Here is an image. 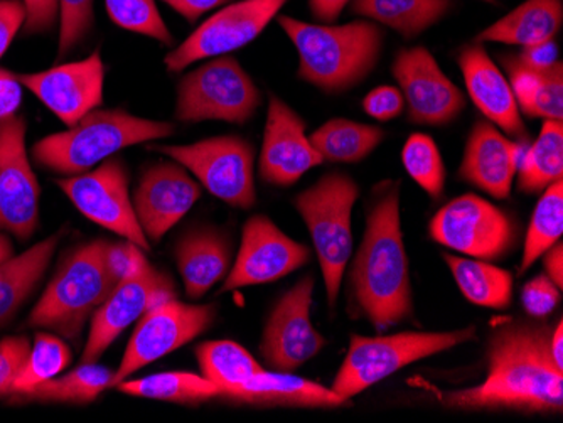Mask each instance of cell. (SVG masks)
Wrapping results in <instances>:
<instances>
[{
	"label": "cell",
	"mask_w": 563,
	"mask_h": 423,
	"mask_svg": "<svg viewBox=\"0 0 563 423\" xmlns=\"http://www.w3.org/2000/svg\"><path fill=\"white\" fill-rule=\"evenodd\" d=\"M552 331L545 324L499 322L486 347V380L444 394L442 403L457 410L562 412L563 369L550 355Z\"/></svg>",
	"instance_id": "1"
},
{
	"label": "cell",
	"mask_w": 563,
	"mask_h": 423,
	"mask_svg": "<svg viewBox=\"0 0 563 423\" xmlns=\"http://www.w3.org/2000/svg\"><path fill=\"white\" fill-rule=\"evenodd\" d=\"M347 280L353 311L368 319L378 333L412 318V282L401 233L398 185L383 189L373 201Z\"/></svg>",
	"instance_id": "2"
},
{
	"label": "cell",
	"mask_w": 563,
	"mask_h": 423,
	"mask_svg": "<svg viewBox=\"0 0 563 423\" xmlns=\"http://www.w3.org/2000/svg\"><path fill=\"white\" fill-rule=\"evenodd\" d=\"M299 55L300 80L325 93H343L365 81L382 58L385 33L372 21L343 26L309 24L277 15Z\"/></svg>",
	"instance_id": "3"
},
{
	"label": "cell",
	"mask_w": 563,
	"mask_h": 423,
	"mask_svg": "<svg viewBox=\"0 0 563 423\" xmlns=\"http://www.w3.org/2000/svg\"><path fill=\"white\" fill-rule=\"evenodd\" d=\"M173 123L141 119L125 110H93L59 134L33 145V159L63 176L88 172L123 148L174 134Z\"/></svg>",
	"instance_id": "4"
},
{
	"label": "cell",
	"mask_w": 563,
	"mask_h": 423,
	"mask_svg": "<svg viewBox=\"0 0 563 423\" xmlns=\"http://www.w3.org/2000/svg\"><path fill=\"white\" fill-rule=\"evenodd\" d=\"M106 240L76 246L63 258L25 324L76 341L115 289L106 268Z\"/></svg>",
	"instance_id": "5"
},
{
	"label": "cell",
	"mask_w": 563,
	"mask_h": 423,
	"mask_svg": "<svg viewBox=\"0 0 563 423\" xmlns=\"http://www.w3.org/2000/svg\"><path fill=\"white\" fill-rule=\"evenodd\" d=\"M360 188L347 174L331 172L294 199L318 255L328 302L334 308L353 254V208Z\"/></svg>",
	"instance_id": "6"
},
{
	"label": "cell",
	"mask_w": 563,
	"mask_h": 423,
	"mask_svg": "<svg viewBox=\"0 0 563 423\" xmlns=\"http://www.w3.org/2000/svg\"><path fill=\"white\" fill-rule=\"evenodd\" d=\"M476 337V326L448 333H400L391 336H351L347 355L331 390L351 402L398 369L430 356L441 355Z\"/></svg>",
	"instance_id": "7"
},
{
	"label": "cell",
	"mask_w": 563,
	"mask_h": 423,
	"mask_svg": "<svg viewBox=\"0 0 563 423\" xmlns=\"http://www.w3.org/2000/svg\"><path fill=\"white\" fill-rule=\"evenodd\" d=\"M262 105V91L232 56H218L192 69L177 85L176 120L245 125Z\"/></svg>",
	"instance_id": "8"
},
{
	"label": "cell",
	"mask_w": 563,
	"mask_h": 423,
	"mask_svg": "<svg viewBox=\"0 0 563 423\" xmlns=\"http://www.w3.org/2000/svg\"><path fill=\"white\" fill-rule=\"evenodd\" d=\"M152 151L181 164L214 198L240 210L257 203L255 148L240 135H218L188 145H156Z\"/></svg>",
	"instance_id": "9"
},
{
	"label": "cell",
	"mask_w": 563,
	"mask_h": 423,
	"mask_svg": "<svg viewBox=\"0 0 563 423\" xmlns=\"http://www.w3.org/2000/svg\"><path fill=\"white\" fill-rule=\"evenodd\" d=\"M429 236L449 251L477 260H505L517 248V220L488 199L464 194L452 199L429 223Z\"/></svg>",
	"instance_id": "10"
},
{
	"label": "cell",
	"mask_w": 563,
	"mask_h": 423,
	"mask_svg": "<svg viewBox=\"0 0 563 423\" xmlns=\"http://www.w3.org/2000/svg\"><path fill=\"white\" fill-rule=\"evenodd\" d=\"M289 0H239L220 8L164 58L169 73L230 55L257 40Z\"/></svg>",
	"instance_id": "11"
},
{
	"label": "cell",
	"mask_w": 563,
	"mask_h": 423,
	"mask_svg": "<svg viewBox=\"0 0 563 423\" xmlns=\"http://www.w3.org/2000/svg\"><path fill=\"white\" fill-rule=\"evenodd\" d=\"M56 185L85 218L135 243L142 251H151L135 216L129 192V170L122 157L113 156L88 172L56 179Z\"/></svg>",
	"instance_id": "12"
},
{
	"label": "cell",
	"mask_w": 563,
	"mask_h": 423,
	"mask_svg": "<svg viewBox=\"0 0 563 423\" xmlns=\"http://www.w3.org/2000/svg\"><path fill=\"white\" fill-rule=\"evenodd\" d=\"M217 319L213 304H185L177 297L166 299L148 309L137 321L125 355L113 378V387L131 378L134 372L164 356L170 355L185 344L207 333Z\"/></svg>",
	"instance_id": "13"
},
{
	"label": "cell",
	"mask_w": 563,
	"mask_h": 423,
	"mask_svg": "<svg viewBox=\"0 0 563 423\" xmlns=\"http://www.w3.org/2000/svg\"><path fill=\"white\" fill-rule=\"evenodd\" d=\"M173 297H177L173 279L151 261H145L134 276L115 286L91 315L81 363H97L126 327L137 322L148 309Z\"/></svg>",
	"instance_id": "14"
},
{
	"label": "cell",
	"mask_w": 563,
	"mask_h": 423,
	"mask_svg": "<svg viewBox=\"0 0 563 423\" xmlns=\"http://www.w3.org/2000/svg\"><path fill=\"white\" fill-rule=\"evenodd\" d=\"M24 116L0 120V230L19 240L33 236L40 220L41 188L25 147Z\"/></svg>",
	"instance_id": "15"
},
{
	"label": "cell",
	"mask_w": 563,
	"mask_h": 423,
	"mask_svg": "<svg viewBox=\"0 0 563 423\" xmlns=\"http://www.w3.org/2000/svg\"><path fill=\"white\" fill-rule=\"evenodd\" d=\"M391 73L404 94L408 119L417 125L445 127L466 109V97L442 71L426 47L398 52Z\"/></svg>",
	"instance_id": "16"
},
{
	"label": "cell",
	"mask_w": 563,
	"mask_h": 423,
	"mask_svg": "<svg viewBox=\"0 0 563 423\" xmlns=\"http://www.w3.org/2000/svg\"><path fill=\"white\" fill-rule=\"evenodd\" d=\"M314 286V277H303L268 315L261 353L272 371H296L325 346V337L316 331L311 319Z\"/></svg>",
	"instance_id": "17"
},
{
	"label": "cell",
	"mask_w": 563,
	"mask_h": 423,
	"mask_svg": "<svg viewBox=\"0 0 563 423\" xmlns=\"http://www.w3.org/2000/svg\"><path fill=\"white\" fill-rule=\"evenodd\" d=\"M309 260L311 251L303 243L289 238L271 218L257 214L243 226L240 251L221 292L275 282Z\"/></svg>",
	"instance_id": "18"
},
{
	"label": "cell",
	"mask_w": 563,
	"mask_h": 423,
	"mask_svg": "<svg viewBox=\"0 0 563 423\" xmlns=\"http://www.w3.org/2000/svg\"><path fill=\"white\" fill-rule=\"evenodd\" d=\"M18 77L22 87L27 88L68 127L103 103L106 65L98 52L81 62L65 63Z\"/></svg>",
	"instance_id": "19"
},
{
	"label": "cell",
	"mask_w": 563,
	"mask_h": 423,
	"mask_svg": "<svg viewBox=\"0 0 563 423\" xmlns=\"http://www.w3.org/2000/svg\"><path fill=\"white\" fill-rule=\"evenodd\" d=\"M201 196V186L176 160H161L145 167L132 196L142 232L159 242L189 213Z\"/></svg>",
	"instance_id": "20"
},
{
	"label": "cell",
	"mask_w": 563,
	"mask_h": 423,
	"mask_svg": "<svg viewBox=\"0 0 563 423\" xmlns=\"http://www.w3.org/2000/svg\"><path fill=\"white\" fill-rule=\"evenodd\" d=\"M322 159L306 134L302 116L284 100L271 94L264 142H262L258 176L267 185L287 188L303 174L321 166Z\"/></svg>",
	"instance_id": "21"
},
{
	"label": "cell",
	"mask_w": 563,
	"mask_h": 423,
	"mask_svg": "<svg viewBox=\"0 0 563 423\" xmlns=\"http://www.w3.org/2000/svg\"><path fill=\"white\" fill-rule=\"evenodd\" d=\"M523 153V142L511 141L488 120H479L467 137L459 179L493 198H509Z\"/></svg>",
	"instance_id": "22"
},
{
	"label": "cell",
	"mask_w": 563,
	"mask_h": 423,
	"mask_svg": "<svg viewBox=\"0 0 563 423\" xmlns=\"http://www.w3.org/2000/svg\"><path fill=\"white\" fill-rule=\"evenodd\" d=\"M464 84L474 105L488 122L518 142L528 138L520 107L505 73L489 58L483 44H467L457 56Z\"/></svg>",
	"instance_id": "23"
},
{
	"label": "cell",
	"mask_w": 563,
	"mask_h": 423,
	"mask_svg": "<svg viewBox=\"0 0 563 423\" xmlns=\"http://www.w3.org/2000/svg\"><path fill=\"white\" fill-rule=\"evenodd\" d=\"M221 400L235 405L258 407V409H341L350 405L331 388L316 381L294 377L292 372L264 371L253 375Z\"/></svg>",
	"instance_id": "24"
},
{
	"label": "cell",
	"mask_w": 563,
	"mask_h": 423,
	"mask_svg": "<svg viewBox=\"0 0 563 423\" xmlns=\"http://www.w3.org/2000/svg\"><path fill=\"white\" fill-rule=\"evenodd\" d=\"M174 257L186 293L198 301L227 279L233 264L232 242L218 230H191L177 242Z\"/></svg>",
	"instance_id": "25"
},
{
	"label": "cell",
	"mask_w": 563,
	"mask_h": 423,
	"mask_svg": "<svg viewBox=\"0 0 563 423\" xmlns=\"http://www.w3.org/2000/svg\"><path fill=\"white\" fill-rule=\"evenodd\" d=\"M562 0H525L515 11L498 19L477 34L474 43H503L511 46H531L555 40L562 30Z\"/></svg>",
	"instance_id": "26"
},
{
	"label": "cell",
	"mask_w": 563,
	"mask_h": 423,
	"mask_svg": "<svg viewBox=\"0 0 563 423\" xmlns=\"http://www.w3.org/2000/svg\"><path fill=\"white\" fill-rule=\"evenodd\" d=\"M452 5L454 0H353L351 12L412 40L441 22Z\"/></svg>",
	"instance_id": "27"
},
{
	"label": "cell",
	"mask_w": 563,
	"mask_h": 423,
	"mask_svg": "<svg viewBox=\"0 0 563 423\" xmlns=\"http://www.w3.org/2000/svg\"><path fill=\"white\" fill-rule=\"evenodd\" d=\"M59 235L49 236L30 251L0 264V327L8 324L46 274Z\"/></svg>",
	"instance_id": "28"
},
{
	"label": "cell",
	"mask_w": 563,
	"mask_h": 423,
	"mask_svg": "<svg viewBox=\"0 0 563 423\" xmlns=\"http://www.w3.org/2000/svg\"><path fill=\"white\" fill-rule=\"evenodd\" d=\"M115 371L98 363H81L63 377L51 378L25 393L11 397V403H71L88 405L107 388L113 387Z\"/></svg>",
	"instance_id": "29"
},
{
	"label": "cell",
	"mask_w": 563,
	"mask_h": 423,
	"mask_svg": "<svg viewBox=\"0 0 563 423\" xmlns=\"http://www.w3.org/2000/svg\"><path fill=\"white\" fill-rule=\"evenodd\" d=\"M452 277L471 304L481 308L506 309L514 299V276L492 261L444 255Z\"/></svg>",
	"instance_id": "30"
},
{
	"label": "cell",
	"mask_w": 563,
	"mask_h": 423,
	"mask_svg": "<svg viewBox=\"0 0 563 423\" xmlns=\"http://www.w3.org/2000/svg\"><path fill=\"white\" fill-rule=\"evenodd\" d=\"M309 138L322 163L356 164L382 144L385 131L354 120L332 119L322 123Z\"/></svg>",
	"instance_id": "31"
},
{
	"label": "cell",
	"mask_w": 563,
	"mask_h": 423,
	"mask_svg": "<svg viewBox=\"0 0 563 423\" xmlns=\"http://www.w3.org/2000/svg\"><path fill=\"white\" fill-rule=\"evenodd\" d=\"M518 189L525 194H540L553 182L563 181V125L545 120L542 132L521 156Z\"/></svg>",
	"instance_id": "32"
},
{
	"label": "cell",
	"mask_w": 563,
	"mask_h": 423,
	"mask_svg": "<svg viewBox=\"0 0 563 423\" xmlns=\"http://www.w3.org/2000/svg\"><path fill=\"white\" fill-rule=\"evenodd\" d=\"M196 359L201 377L210 380L220 390L218 398L245 383L246 380L264 371V366L250 355L249 349L235 341H207L196 347Z\"/></svg>",
	"instance_id": "33"
},
{
	"label": "cell",
	"mask_w": 563,
	"mask_h": 423,
	"mask_svg": "<svg viewBox=\"0 0 563 423\" xmlns=\"http://www.w3.org/2000/svg\"><path fill=\"white\" fill-rule=\"evenodd\" d=\"M117 387L122 393L131 397L181 403V405H201L220 394V390L210 380L188 371L157 372L139 380L126 378Z\"/></svg>",
	"instance_id": "34"
},
{
	"label": "cell",
	"mask_w": 563,
	"mask_h": 423,
	"mask_svg": "<svg viewBox=\"0 0 563 423\" xmlns=\"http://www.w3.org/2000/svg\"><path fill=\"white\" fill-rule=\"evenodd\" d=\"M563 233V181L553 182L543 191L539 204L531 214L523 255H521L520 276L540 260L547 251L560 242Z\"/></svg>",
	"instance_id": "35"
},
{
	"label": "cell",
	"mask_w": 563,
	"mask_h": 423,
	"mask_svg": "<svg viewBox=\"0 0 563 423\" xmlns=\"http://www.w3.org/2000/svg\"><path fill=\"white\" fill-rule=\"evenodd\" d=\"M69 363H71V349L62 337L49 333L37 334L30 355L25 359L24 368L15 378L9 397L25 393L31 388L58 377L59 372L68 368Z\"/></svg>",
	"instance_id": "36"
},
{
	"label": "cell",
	"mask_w": 563,
	"mask_h": 423,
	"mask_svg": "<svg viewBox=\"0 0 563 423\" xmlns=\"http://www.w3.org/2000/svg\"><path fill=\"white\" fill-rule=\"evenodd\" d=\"M401 163L408 176L432 199H439L448 181L441 151L430 135L412 134L405 142Z\"/></svg>",
	"instance_id": "37"
},
{
	"label": "cell",
	"mask_w": 563,
	"mask_h": 423,
	"mask_svg": "<svg viewBox=\"0 0 563 423\" xmlns=\"http://www.w3.org/2000/svg\"><path fill=\"white\" fill-rule=\"evenodd\" d=\"M106 9L120 30L173 46V34L157 9L156 0H106Z\"/></svg>",
	"instance_id": "38"
},
{
	"label": "cell",
	"mask_w": 563,
	"mask_h": 423,
	"mask_svg": "<svg viewBox=\"0 0 563 423\" xmlns=\"http://www.w3.org/2000/svg\"><path fill=\"white\" fill-rule=\"evenodd\" d=\"M95 24V0H59L58 58L75 52Z\"/></svg>",
	"instance_id": "39"
},
{
	"label": "cell",
	"mask_w": 563,
	"mask_h": 423,
	"mask_svg": "<svg viewBox=\"0 0 563 423\" xmlns=\"http://www.w3.org/2000/svg\"><path fill=\"white\" fill-rule=\"evenodd\" d=\"M531 119L559 120L563 119V65L556 63L550 71L543 75L542 85L534 93L533 100L523 110Z\"/></svg>",
	"instance_id": "40"
},
{
	"label": "cell",
	"mask_w": 563,
	"mask_h": 423,
	"mask_svg": "<svg viewBox=\"0 0 563 423\" xmlns=\"http://www.w3.org/2000/svg\"><path fill=\"white\" fill-rule=\"evenodd\" d=\"M103 258H106V268L110 279L115 286L134 276L135 271L141 270L142 265L147 261L141 246L126 242V240L117 243L107 242Z\"/></svg>",
	"instance_id": "41"
},
{
	"label": "cell",
	"mask_w": 563,
	"mask_h": 423,
	"mask_svg": "<svg viewBox=\"0 0 563 423\" xmlns=\"http://www.w3.org/2000/svg\"><path fill=\"white\" fill-rule=\"evenodd\" d=\"M31 352V343L24 336L4 337L0 341V398L9 397L15 378L24 368Z\"/></svg>",
	"instance_id": "42"
},
{
	"label": "cell",
	"mask_w": 563,
	"mask_h": 423,
	"mask_svg": "<svg viewBox=\"0 0 563 423\" xmlns=\"http://www.w3.org/2000/svg\"><path fill=\"white\" fill-rule=\"evenodd\" d=\"M560 289L547 276H537L530 282L525 283L521 290V304L528 315L534 319H543L555 311L560 304Z\"/></svg>",
	"instance_id": "43"
},
{
	"label": "cell",
	"mask_w": 563,
	"mask_h": 423,
	"mask_svg": "<svg viewBox=\"0 0 563 423\" xmlns=\"http://www.w3.org/2000/svg\"><path fill=\"white\" fill-rule=\"evenodd\" d=\"M25 21L22 33L25 36L46 34L59 24V0H22Z\"/></svg>",
	"instance_id": "44"
},
{
	"label": "cell",
	"mask_w": 563,
	"mask_h": 423,
	"mask_svg": "<svg viewBox=\"0 0 563 423\" xmlns=\"http://www.w3.org/2000/svg\"><path fill=\"white\" fill-rule=\"evenodd\" d=\"M363 110L378 122L397 119L405 110L404 94L395 87H378L363 100Z\"/></svg>",
	"instance_id": "45"
},
{
	"label": "cell",
	"mask_w": 563,
	"mask_h": 423,
	"mask_svg": "<svg viewBox=\"0 0 563 423\" xmlns=\"http://www.w3.org/2000/svg\"><path fill=\"white\" fill-rule=\"evenodd\" d=\"M24 21L25 8L22 0H0V59L24 27Z\"/></svg>",
	"instance_id": "46"
},
{
	"label": "cell",
	"mask_w": 563,
	"mask_h": 423,
	"mask_svg": "<svg viewBox=\"0 0 563 423\" xmlns=\"http://www.w3.org/2000/svg\"><path fill=\"white\" fill-rule=\"evenodd\" d=\"M515 56L521 65L537 73L550 71L560 62L559 46H556L555 40L521 47V52Z\"/></svg>",
	"instance_id": "47"
},
{
	"label": "cell",
	"mask_w": 563,
	"mask_h": 423,
	"mask_svg": "<svg viewBox=\"0 0 563 423\" xmlns=\"http://www.w3.org/2000/svg\"><path fill=\"white\" fill-rule=\"evenodd\" d=\"M22 102V85L18 73L0 68V120L18 115Z\"/></svg>",
	"instance_id": "48"
},
{
	"label": "cell",
	"mask_w": 563,
	"mask_h": 423,
	"mask_svg": "<svg viewBox=\"0 0 563 423\" xmlns=\"http://www.w3.org/2000/svg\"><path fill=\"white\" fill-rule=\"evenodd\" d=\"M174 12L181 15L185 21L196 22L208 12L217 11L223 5L230 4L233 0H163Z\"/></svg>",
	"instance_id": "49"
},
{
	"label": "cell",
	"mask_w": 563,
	"mask_h": 423,
	"mask_svg": "<svg viewBox=\"0 0 563 423\" xmlns=\"http://www.w3.org/2000/svg\"><path fill=\"white\" fill-rule=\"evenodd\" d=\"M351 2L353 0H307L309 11L312 12L316 21L321 22V24L336 22Z\"/></svg>",
	"instance_id": "50"
},
{
	"label": "cell",
	"mask_w": 563,
	"mask_h": 423,
	"mask_svg": "<svg viewBox=\"0 0 563 423\" xmlns=\"http://www.w3.org/2000/svg\"><path fill=\"white\" fill-rule=\"evenodd\" d=\"M543 265H545L547 277L562 290L563 286V246L562 243L555 245L543 254Z\"/></svg>",
	"instance_id": "51"
},
{
	"label": "cell",
	"mask_w": 563,
	"mask_h": 423,
	"mask_svg": "<svg viewBox=\"0 0 563 423\" xmlns=\"http://www.w3.org/2000/svg\"><path fill=\"white\" fill-rule=\"evenodd\" d=\"M550 355H552L553 361L556 366L563 369V322L560 321L556 324L555 330L552 331L550 336Z\"/></svg>",
	"instance_id": "52"
},
{
	"label": "cell",
	"mask_w": 563,
	"mask_h": 423,
	"mask_svg": "<svg viewBox=\"0 0 563 423\" xmlns=\"http://www.w3.org/2000/svg\"><path fill=\"white\" fill-rule=\"evenodd\" d=\"M14 257L11 240L5 235H0V264H4L9 258Z\"/></svg>",
	"instance_id": "53"
},
{
	"label": "cell",
	"mask_w": 563,
	"mask_h": 423,
	"mask_svg": "<svg viewBox=\"0 0 563 423\" xmlns=\"http://www.w3.org/2000/svg\"><path fill=\"white\" fill-rule=\"evenodd\" d=\"M483 2H488V4H495L496 0H483Z\"/></svg>",
	"instance_id": "54"
}]
</instances>
